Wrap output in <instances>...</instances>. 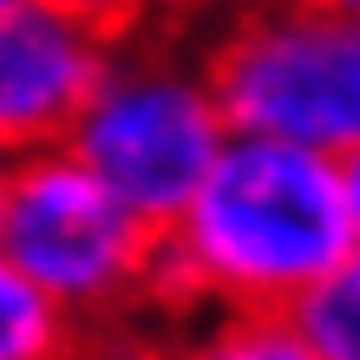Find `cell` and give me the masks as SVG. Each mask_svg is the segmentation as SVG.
<instances>
[{
	"label": "cell",
	"mask_w": 360,
	"mask_h": 360,
	"mask_svg": "<svg viewBox=\"0 0 360 360\" xmlns=\"http://www.w3.org/2000/svg\"><path fill=\"white\" fill-rule=\"evenodd\" d=\"M354 249L341 158L236 131L158 236L151 295L177 308H295Z\"/></svg>",
	"instance_id": "6da1fadb"
},
{
	"label": "cell",
	"mask_w": 360,
	"mask_h": 360,
	"mask_svg": "<svg viewBox=\"0 0 360 360\" xmlns=\"http://www.w3.org/2000/svg\"><path fill=\"white\" fill-rule=\"evenodd\" d=\"M158 236L164 229L144 223L72 144L13 158L0 190V256L33 275L79 328L151 295Z\"/></svg>",
	"instance_id": "7a4b0ae2"
},
{
	"label": "cell",
	"mask_w": 360,
	"mask_h": 360,
	"mask_svg": "<svg viewBox=\"0 0 360 360\" xmlns=\"http://www.w3.org/2000/svg\"><path fill=\"white\" fill-rule=\"evenodd\" d=\"M236 131L360 151V7L334 0H256L229 13L203 53Z\"/></svg>",
	"instance_id": "3957f363"
},
{
	"label": "cell",
	"mask_w": 360,
	"mask_h": 360,
	"mask_svg": "<svg viewBox=\"0 0 360 360\" xmlns=\"http://www.w3.org/2000/svg\"><path fill=\"white\" fill-rule=\"evenodd\" d=\"M229 138H236V124L223 112L210 59L197 66L171 46H131L112 53L66 144L144 223L171 229Z\"/></svg>",
	"instance_id": "277c9868"
},
{
	"label": "cell",
	"mask_w": 360,
	"mask_h": 360,
	"mask_svg": "<svg viewBox=\"0 0 360 360\" xmlns=\"http://www.w3.org/2000/svg\"><path fill=\"white\" fill-rule=\"evenodd\" d=\"M112 53V27L72 7H53V0L0 7V151L27 158L66 144Z\"/></svg>",
	"instance_id": "5b68a950"
},
{
	"label": "cell",
	"mask_w": 360,
	"mask_h": 360,
	"mask_svg": "<svg viewBox=\"0 0 360 360\" xmlns=\"http://www.w3.org/2000/svg\"><path fill=\"white\" fill-rule=\"evenodd\" d=\"M177 360H328L295 308H210Z\"/></svg>",
	"instance_id": "8992f818"
},
{
	"label": "cell",
	"mask_w": 360,
	"mask_h": 360,
	"mask_svg": "<svg viewBox=\"0 0 360 360\" xmlns=\"http://www.w3.org/2000/svg\"><path fill=\"white\" fill-rule=\"evenodd\" d=\"M72 328L79 321L33 282V275H20L0 256V360H66Z\"/></svg>",
	"instance_id": "52a82bcc"
},
{
	"label": "cell",
	"mask_w": 360,
	"mask_h": 360,
	"mask_svg": "<svg viewBox=\"0 0 360 360\" xmlns=\"http://www.w3.org/2000/svg\"><path fill=\"white\" fill-rule=\"evenodd\" d=\"M295 314H302V328L314 334V347L328 360H360V249L347 262H334L295 302Z\"/></svg>",
	"instance_id": "ba28073f"
},
{
	"label": "cell",
	"mask_w": 360,
	"mask_h": 360,
	"mask_svg": "<svg viewBox=\"0 0 360 360\" xmlns=\"http://www.w3.org/2000/svg\"><path fill=\"white\" fill-rule=\"evenodd\" d=\"M53 7H72V13H86V20H98V27H124L144 0H53Z\"/></svg>",
	"instance_id": "9c48e42d"
},
{
	"label": "cell",
	"mask_w": 360,
	"mask_h": 360,
	"mask_svg": "<svg viewBox=\"0 0 360 360\" xmlns=\"http://www.w3.org/2000/svg\"><path fill=\"white\" fill-rule=\"evenodd\" d=\"M341 184H347V217H354V243H360V151L341 158Z\"/></svg>",
	"instance_id": "30bf717a"
},
{
	"label": "cell",
	"mask_w": 360,
	"mask_h": 360,
	"mask_svg": "<svg viewBox=\"0 0 360 360\" xmlns=\"http://www.w3.org/2000/svg\"><path fill=\"white\" fill-rule=\"evenodd\" d=\"M171 7H184V13H243V7H256V0H171Z\"/></svg>",
	"instance_id": "8fae6325"
},
{
	"label": "cell",
	"mask_w": 360,
	"mask_h": 360,
	"mask_svg": "<svg viewBox=\"0 0 360 360\" xmlns=\"http://www.w3.org/2000/svg\"><path fill=\"white\" fill-rule=\"evenodd\" d=\"M7 171H13V158H7V151H0V190H7Z\"/></svg>",
	"instance_id": "7c38bea8"
},
{
	"label": "cell",
	"mask_w": 360,
	"mask_h": 360,
	"mask_svg": "<svg viewBox=\"0 0 360 360\" xmlns=\"http://www.w3.org/2000/svg\"><path fill=\"white\" fill-rule=\"evenodd\" d=\"M334 7H360V0H334Z\"/></svg>",
	"instance_id": "4fadbf2b"
},
{
	"label": "cell",
	"mask_w": 360,
	"mask_h": 360,
	"mask_svg": "<svg viewBox=\"0 0 360 360\" xmlns=\"http://www.w3.org/2000/svg\"><path fill=\"white\" fill-rule=\"evenodd\" d=\"M0 7H13V0H0Z\"/></svg>",
	"instance_id": "5bb4252c"
}]
</instances>
